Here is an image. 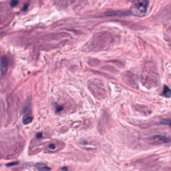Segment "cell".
Listing matches in <instances>:
<instances>
[{"label": "cell", "mask_w": 171, "mask_h": 171, "mask_svg": "<svg viewBox=\"0 0 171 171\" xmlns=\"http://www.w3.org/2000/svg\"><path fill=\"white\" fill-rule=\"evenodd\" d=\"M61 170H68V168L67 167H64V168H61Z\"/></svg>", "instance_id": "cell-11"}, {"label": "cell", "mask_w": 171, "mask_h": 171, "mask_svg": "<svg viewBox=\"0 0 171 171\" xmlns=\"http://www.w3.org/2000/svg\"><path fill=\"white\" fill-rule=\"evenodd\" d=\"M35 167L39 170H51V168L48 167L46 164L42 163V162L37 163L35 165Z\"/></svg>", "instance_id": "cell-3"}, {"label": "cell", "mask_w": 171, "mask_h": 171, "mask_svg": "<svg viewBox=\"0 0 171 171\" xmlns=\"http://www.w3.org/2000/svg\"><path fill=\"white\" fill-rule=\"evenodd\" d=\"M162 94L166 97H170L171 96V90H170L169 88L167 86L164 88Z\"/></svg>", "instance_id": "cell-5"}, {"label": "cell", "mask_w": 171, "mask_h": 171, "mask_svg": "<svg viewBox=\"0 0 171 171\" xmlns=\"http://www.w3.org/2000/svg\"><path fill=\"white\" fill-rule=\"evenodd\" d=\"M18 4V0H11L10 1V6L11 7H15Z\"/></svg>", "instance_id": "cell-7"}, {"label": "cell", "mask_w": 171, "mask_h": 171, "mask_svg": "<svg viewBox=\"0 0 171 171\" xmlns=\"http://www.w3.org/2000/svg\"><path fill=\"white\" fill-rule=\"evenodd\" d=\"M8 60L7 56H4L1 60V72L2 75H5L8 70Z\"/></svg>", "instance_id": "cell-2"}, {"label": "cell", "mask_w": 171, "mask_h": 171, "mask_svg": "<svg viewBox=\"0 0 171 171\" xmlns=\"http://www.w3.org/2000/svg\"><path fill=\"white\" fill-rule=\"evenodd\" d=\"M167 139H168L167 138L162 136H157L154 137V140L157 142H168Z\"/></svg>", "instance_id": "cell-4"}, {"label": "cell", "mask_w": 171, "mask_h": 171, "mask_svg": "<svg viewBox=\"0 0 171 171\" xmlns=\"http://www.w3.org/2000/svg\"><path fill=\"white\" fill-rule=\"evenodd\" d=\"M149 5V0H134L131 8V13L136 16H145Z\"/></svg>", "instance_id": "cell-1"}, {"label": "cell", "mask_w": 171, "mask_h": 171, "mask_svg": "<svg viewBox=\"0 0 171 171\" xmlns=\"http://www.w3.org/2000/svg\"><path fill=\"white\" fill-rule=\"evenodd\" d=\"M17 164H18V162H11V163H9V164H7V167H11L12 165H17Z\"/></svg>", "instance_id": "cell-9"}, {"label": "cell", "mask_w": 171, "mask_h": 171, "mask_svg": "<svg viewBox=\"0 0 171 171\" xmlns=\"http://www.w3.org/2000/svg\"><path fill=\"white\" fill-rule=\"evenodd\" d=\"M48 147H49V148L52 149V150H53V149L56 148V146H55V145H53V144H50V145L48 146Z\"/></svg>", "instance_id": "cell-8"}, {"label": "cell", "mask_w": 171, "mask_h": 171, "mask_svg": "<svg viewBox=\"0 0 171 171\" xmlns=\"http://www.w3.org/2000/svg\"><path fill=\"white\" fill-rule=\"evenodd\" d=\"M36 137L38 138H40L42 137V133H39L37 134V136H36Z\"/></svg>", "instance_id": "cell-10"}, {"label": "cell", "mask_w": 171, "mask_h": 171, "mask_svg": "<svg viewBox=\"0 0 171 171\" xmlns=\"http://www.w3.org/2000/svg\"><path fill=\"white\" fill-rule=\"evenodd\" d=\"M32 120H33L32 117H31V116L26 117V118H25L24 119V120H23V124H25V125H26V124H28L31 123V122H32Z\"/></svg>", "instance_id": "cell-6"}]
</instances>
